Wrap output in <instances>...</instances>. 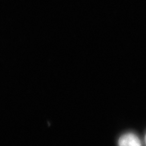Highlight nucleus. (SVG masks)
<instances>
[{
	"instance_id": "f257e3e1",
	"label": "nucleus",
	"mask_w": 146,
	"mask_h": 146,
	"mask_svg": "<svg viewBox=\"0 0 146 146\" xmlns=\"http://www.w3.org/2000/svg\"><path fill=\"white\" fill-rule=\"evenodd\" d=\"M118 146H142L139 137L133 133L122 135L118 140Z\"/></svg>"
},
{
	"instance_id": "f03ea898",
	"label": "nucleus",
	"mask_w": 146,
	"mask_h": 146,
	"mask_svg": "<svg viewBox=\"0 0 146 146\" xmlns=\"http://www.w3.org/2000/svg\"><path fill=\"white\" fill-rule=\"evenodd\" d=\"M145 145H146V135L145 136Z\"/></svg>"
}]
</instances>
